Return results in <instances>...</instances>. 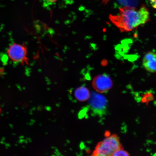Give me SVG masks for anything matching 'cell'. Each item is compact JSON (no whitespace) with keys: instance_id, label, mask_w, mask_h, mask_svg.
I'll return each instance as SVG.
<instances>
[{"instance_id":"6da1fadb","label":"cell","mask_w":156,"mask_h":156,"mask_svg":"<svg viewBox=\"0 0 156 156\" xmlns=\"http://www.w3.org/2000/svg\"><path fill=\"white\" fill-rule=\"evenodd\" d=\"M109 18L121 32H129L149 22L150 13L145 5L139 9L128 6L120 9L119 15H110Z\"/></svg>"},{"instance_id":"7a4b0ae2","label":"cell","mask_w":156,"mask_h":156,"mask_svg":"<svg viewBox=\"0 0 156 156\" xmlns=\"http://www.w3.org/2000/svg\"><path fill=\"white\" fill-rule=\"evenodd\" d=\"M122 148L119 138L116 134L107 136L97 144L92 155L112 156L118 150Z\"/></svg>"},{"instance_id":"3957f363","label":"cell","mask_w":156,"mask_h":156,"mask_svg":"<svg viewBox=\"0 0 156 156\" xmlns=\"http://www.w3.org/2000/svg\"><path fill=\"white\" fill-rule=\"evenodd\" d=\"M7 54L10 59L15 63L23 65L29 64L28 49L24 44L13 43L9 46Z\"/></svg>"},{"instance_id":"277c9868","label":"cell","mask_w":156,"mask_h":156,"mask_svg":"<svg viewBox=\"0 0 156 156\" xmlns=\"http://www.w3.org/2000/svg\"><path fill=\"white\" fill-rule=\"evenodd\" d=\"M89 104L94 113L99 116L106 113L107 100L104 96L96 93H93L89 98Z\"/></svg>"},{"instance_id":"5b68a950","label":"cell","mask_w":156,"mask_h":156,"mask_svg":"<svg viewBox=\"0 0 156 156\" xmlns=\"http://www.w3.org/2000/svg\"><path fill=\"white\" fill-rule=\"evenodd\" d=\"M92 85L98 92L104 93L112 88L113 83L108 75L103 74L97 76L93 79Z\"/></svg>"},{"instance_id":"8992f818","label":"cell","mask_w":156,"mask_h":156,"mask_svg":"<svg viewBox=\"0 0 156 156\" xmlns=\"http://www.w3.org/2000/svg\"><path fill=\"white\" fill-rule=\"evenodd\" d=\"M156 61V54L155 52L150 51L145 55L143 58V65L146 71L149 73H155Z\"/></svg>"},{"instance_id":"52a82bcc","label":"cell","mask_w":156,"mask_h":156,"mask_svg":"<svg viewBox=\"0 0 156 156\" xmlns=\"http://www.w3.org/2000/svg\"><path fill=\"white\" fill-rule=\"evenodd\" d=\"M75 95L78 101L83 102L89 99L90 94L89 90L87 87H81L76 90Z\"/></svg>"},{"instance_id":"ba28073f","label":"cell","mask_w":156,"mask_h":156,"mask_svg":"<svg viewBox=\"0 0 156 156\" xmlns=\"http://www.w3.org/2000/svg\"><path fill=\"white\" fill-rule=\"evenodd\" d=\"M129 154L127 152L124 151L122 148L118 150L112 156H128Z\"/></svg>"},{"instance_id":"9c48e42d","label":"cell","mask_w":156,"mask_h":156,"mask_svg":"<svg viewBox=\"0 0 156 156\" xmlns=\"http://www.w3.org/2000/svg\"><path fill=\"white\" fill-rule=\"evenodd\" d=\"M151 3L154 8L155 9L156 7V0H150Z\"/></svg>"},{"instance_id":"30bf717a","label":"cell","mask_w":156,"mask_h":156,"mask_svg":"<svg viewBox=\"0 0 156 156\" xmlns=\"http://www.w3.org/2000/svg\"><path fill=\"white\" fill-rule=\"evenodd\" d=\"M47 2L49 3H52L56 2L58 0H45Z\"/></svg>"},{"instance_id":"8fae6325","label":"cell","mask_w":156,"mask_h":156,"mask_svg":"<svg viewBox=\"0 0 156 156\" xmlns=\"http://www.w3.org/2000/svg\"><path fill=\"white\" fill-rule=\"evenodd\" d=\"M102 2V3L104 4V5H106L110 1V0H100Z\"/></svg>"},{"instance_id":"7c38bea8","label":"cell","mask_w":156,"mask_h":156,"mask_svg":"<svg viewBox=\"0 0 156 156\" xmlns=\"http://www.w3.org/2000/svg\"><path fill=\"white\" fill-rule=\"evenodd\" d=\"M1 106H0V114H1Z\"/></svg>"}]
</instances>
